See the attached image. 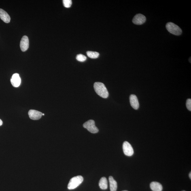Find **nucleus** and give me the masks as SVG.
I'll return each mask as SVG.
<instances>
[{"mask_svg": "<svg viewBox=\"0 0 191 191\" xmlns=\"http://www.w3.org/2000/svg\"><path fill=\"white\" fill-rule=\"evenodd\" d=\"M94 88L96 93L103 98L108 97L109 93L105 85L101 82H96L94 84Z\"/></svg>", "mask_w": 191, "mask_h": 191, "instance_id": "nucleus-1", "label": "nucleus"}, {"mask_svg": "<svg viewBox=\"0 0 191 191\" xmlns=\"http://www.w3.org/2000/svg\"><path fill=\"white\" fill-rule=\"evenodd\" d=\"M84 180L83 177L78 176L72 178L68 185V188L69 190H74L79 186Z\"/></svg>", "mask_w": 191, "mask_h": 191, "instance_id": "nucleus-2", "label": "nucleus"}, {"mask_svg": "<svg viewBox=\"0 0 191 191\" xmlns=\"http://www.w3.org/2000/svg\"><path fill=\"white\" fill-rule=\"evenodd\" d=\"M166 27L168 31L173 35H179L182 33V30L181 28L173 22L167 23L166 24Z\"/></svg>", "mask_w": 191, "mask_h": 191, "instance_id": "nucleus-3", "label": "nucleus"}, {"mask_svg": "<svg viewBox=\"0 0 191 191\" xmlns=\"http://www.w3.org/2000/svg\"><path fill=\"white\" fill-rule=\"evenodd\" d=\"M83 127L87 129L88 131L92 133H97L99 131L98 128L95 125V122L92 120H89L87 122L84 123L83 124Z\"/></svg>", "mask_w": 191, "mask_h": 191, "instance_id": "nucleus-4", "label": "nucleus"}, {"mask_svg": "<svg viewBox=\"0 0 191 191\" xmlns=\"http://www.w3.org/2000/svg\"><path fill=\"white\" fill-rule=\"evenodd\" d=\"M122 148L124 154L126 156H130L133 154L134 151L133 147L128 142H124L123 144Z\"/></svg>", "mask_w": 191, "mask_h": 191, "instance_id": "nucleus-5", "label": "nucleus"}, {"mask_svg": "<svg viewBox=\"0 0 191 191\" xmlns=\"http://www.w3.org/2000/svg\"><path fill=\"white\" fill-rule=\"evenodd\" d=\"M146 18L144 15L139 14L136 15L132 19V22L136 25H141L146 21Z\"/></svg>", "mask_w": 191, "mask_h": 191, "instance_id": "nucleus-6", "label": "nucleus"}, {"mask_svg": "<svg viewBox=\"0 0 191 191\" xmlns=\"http://www.w3.org/2000/svg\"><path fill=\"white\" fill-rule=\"evenodd\" d=\"M28 114L29 118L31 119L38 120L41 118L43 113L40 111L32 109L28 111Z\"/></svg>", "mask_w": 191, "mask_h": 191, "instance_id": "nucleus-7", "label": "nucleus"}, {"mask_svg": "<svg viewBox=\"0 0 191 191\" xmlns=\"http://www.w3.org/2000/svg\"><path fill=\"white\" fill-rule=\"evenodd\" d=\"M12 86L14 87H18L21 83V79L18 73H15L13 75L10 80Z\"/></svg>", "mask_w": 191, "mask_h": 191, "instance_id": "nucleus-8", "label": "nucleus"}, {"mask_svg": "<svg viewBox=\"0 0 191 191\" xmlns=\"http://www.w3.org/2000/svg\"><path fill=\"white\" fill-rule=\"evenodd\" d=\"M29 39L27 36L24 35L21 41L20 46L22 52H26L29 48Z\"/></svg>", "mask_w": 191, "mask_h": 191, "instance_id": "nucleus-9", "label": "nucleus"}, {"mask_svg": "<svg viewBox=\"0 0 191 191\" xmlns=\"http://www.w3.org/2000/svg\"><path fill=\"white\" fill-rule=\"evenodd\" d=\"M130 104L132 108L137 110L139 108V103L136 96L135 94H131L130 97Z\"/></svg>", "mask_w": 191, "mask_h": 191, "instance_id": "nucleus-10", "label": "nucleus"}, {"mask_svg": "<svg viewBox=\"0 0 191 191\" xmlns=\"http://www.w3.org/2000/svg\"><path fill=\"white\" fill-rule=\"evenodd\" d=\"M0 18L6 23H9L10 22V16L5 11L1 9H0Z\"/></svg>", "mask_w": 191, "mask_h": 191, "instance_id": "nucleus-11", "label": "nucleus"}, {"mask_svg": "<svg viewBox=\"0 0 191 191\" xmlns=\"http://www.w3.org/2000/svg\"><path fill=\"white\" fill-rule=\"evenodd\" d=\"M151 190L153 191H162V186L159 183L156 181H153L150 184Z\"/></svg>", "mask_w": 191, "mask_h": 191, "instance_id": "nucleus-12", "label": "nucleus"}, {"mask_svg": "<svg viewBox=\"0 0 191 191\" xmlns=\"http://www.w3.org/2000/svg\"><path fill=\"white\" fill-rule=\"evenodd\" d=\"M110 188L111 191H116L117 189V183L113 177L110 176L109 178Z\"/></svg>", "mask_w": 191, "mask_h": 191, "instance_id": "nucleus-13", "label": "nucleus"}, {"mask_svg": "<svg viewBox=\"0 0 191 191\" xmlns=\"http://www.w3.org/2000/svg\"><path fill=\"white\" fill-rule=\"evenodd\" d=\"M99 186L100 188L103 190H105L108 188V181L106 178L103 177L100 179L99 183Z\"/></svg>", "mask_w": 191, "mask_h": 191, "instance_id": "nucleus-14", "label": "nucleus"}, {"mask_svg": "<svg viewBox=\"0 0 191 191\" xmlns=\"http://www.w3.org/2000/svg\"><path fill=\"white\" fill-rule=\"evenodd\" d=\"M86 54L88 57L91 58H96L99 56V53L97 52L88 51Z\"/></svg>", "mask_w": 191, "mask_h": 191, "instance_id": "nucleus-15", "label": "nucleus"}, {"mask_svg": "<svg viewBox=\"0 0 191 191\" xmlns=\"http://www.w3.org/2000/svg\"><path fill=\"white\" fill-rule=\"evenodd\" d=\"M76 59L79 62H83L86 61L87 59L86 56L82 54L77 55L76 56Z\"/></svg>", "mask_w": 191, "mask_h": 191, "instance_id": "nucleus-16", "label": "nucleus"}, {"mask_svg": "<svg viewBox=\"0 0 191 191\" xmlns=\"http://www.w3.org/2000/svg\"><path fill=\"white\" fill-rule=\"evenodd\" d=\"M63 2L64 7L67 8L70 7L72 4L71 0H63Z\"/></svg>", "mask_w": 191, "mask_h": 191, "instance_id": "nucleus-17", "label": "nucleus"}, {"mask_svg": "<svg viewBox=\"0 0 191 191\" xmlns=\"http://www.w3.org/2000/svg\"><path fill=\"white\" fill-rule=\"evenodd\" d=\"M186 107L189 111H191V99H188L186 101Z\"/></svg>", "mask_w": 191, "mask_h": 191, "instance_id": "nucleus-18", "label": "nucleus"}, {"mask_svg": "<svg viewBox=\"0 0 191 191\" xmlns=\"http://www.w3.org/2000/svg\"><path fill=\"white\" fill-rule=\"evenodd\" d=\"M3 124V122L2 121L1 119H0V126H1Z\"/></svg>", "mask_w": 191, "mask_h": 191, "instance_id": "nucleus-19", "label": "nucleus"}, {"mask_svg": "<svg viewBox=\"0 0 191 191\" xmlns=\"http://www.w3.org/2000/svg\"><path fill=\"white\" fill-rule=\"evenodd\" d=\"M189 177H190V179H191V172H190V174H189Z\"/></svg>", "mask_w": 191, "mask_h": 191, "instance_id": "nucleus-20", "label": "nucleus"}, {"mask_svg": "<svg viewBox=\"0 0 191 191\" xmlns=\"http://www.w3.org/2000/svg\"><path fill=\"white\" fill-rule=\"evenodd\" d=\"M42 115H44V114H43Z\"/></svg>", "mask_w": 191, "mask_h": 191, "instance_id": "nucleus-21", "label": "nucleus"}, {"mask_svg": "<svg viewBox=\"0 0 191 191\" xmlns=\"http://www.w3.org/2000/svg\"><path fill=\"white\" fill-rule=\"evenodd\" d=\"M127 191V190H124V191Z\"/></svg>", "mask_w": 191, "mask_h": 191, "instance_id": "nucleus-22", "label": "nucleus"}, {"mask_svg": "<svg viewBox=\"0 0 191 191\" xmlns=\"http://www.w3.org/2000/svg\"></svg>", "mask_w": 191, "mask_h": 191, "instance_id": "nucleus-23", "label": "nucleus"}]
</instances>
